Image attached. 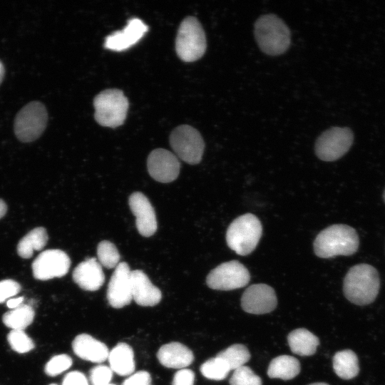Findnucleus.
<instances>
[{
    "mask_svg": "<svg viewBox=\"0 0 385 385\" xmlns=\"http://www.w3.org/2000/svg\"><path fill=\"white\" fill-rule=\"evenodd\" d=\"M108 385H115V384H109Z\"/></svg>",
    "mask_w": 385,
    "mask_h": 385,
    "instance_id": "43",
    "label": "nucleus"
},
{
    "mask_svg": "<svg viewBox=\"0 0 385 385\" xmlns=\"http://www.w3.org/2000/svg\"><path fill=\"white\" fill-rule=\"evenodd\" d=\"M359 245V237L353 227L337 224L318 234L314 242V250L316 255L321 258L349 256L357 251Z\"/></svg>",
    "mask_w": 385,
    "mask_h": 385,
    "instance_id": "2",
    "label": "nucleus"
},
{
    "mask_svg": "<svg viewBox=\"0 0 385 385\" xmlns=\"http://www.w3.org/2000/svg\"><path fill=\"white\" fill-rule=\"evenodd\" d=\"M48 122V112L40 101H31L16 113L14 122V131L16 138L23 143L37 140L43 133Z\"/></svg>",
    "mask_w": 385,
    "mask_h": 385,
    "instance_id": "7",
    "label": "nucleus"
},
{
    "mask_svg": "<svg viewBox=\"0 0 385 385\" xmlns=\"http://www.w3.org/2000/svg\"><path fill=\"white\" fill-rule=\"evenodd\" d=\"M277 304L274 290L265 284L248 287L241 297L242 309L250 314H262L273 311Z\"/></svg>",
    "mask_w": 385,
    "mask_h": 385,
    "instance_id": "12",
    "label": "nucleus"
},
{
    "mask_svg": "<svg viewBox=\"0 0 385 385\" xmlns=\"http://www.w3.org/2000/svg\"><path fill=\"white\" fill-rule=\"evenodd\" d=\"M50 385H56V384H50Z\"/></svg>",
    "mask_w": 385,
    "mask_h": 385,
    "instance_id": "44",
    "label": "nucleus"
},
{
    "mask_svg": "<svg viewBox=\"0 0 385 385\" xmlns=\"http://www.w3.org/2000/svg\"><path fill=\"white\" fill-rule=\"evenodd\" d=\"M250 279L247 269L240 262L232 260L220 264L208 274L207 286L213 289L232 290L247 285Z\"/></svg>",
    "mask_w": 385,
    "mask_h": 385,
    "instance_id": "10",
    "label": "nucleus"
},
{
    "mask_svg": "<svg viewBox=\"0 0 385 385\" xmlns=\"http://www.w3.org/2000/svg\"><path fill=\"white\" fill-rule=\"evenodd\" d=\"M170 143L177 156L185 163L195 165L201 161L205 143L200 133L188 125L175 128L170 136Z\"/></svg>",
    "mask_w": 385,
    "mask_h": 385,
    "instance_id": "8",
    "label": "nucleus"
},
{
    "mask_svg": "<svg viewBox=\"0 0 385 385\" xmlns=\"http://www.w3.org/2000/svg\"><path fill=\"white\" fill-rule=\"evenodd\" d=\"M380 288V278L377 270L368 264H359L347 272L343 283L346 298L356 305H366L373 302Z\"/></svg>",
    "mask_w": 385,
    "mask_h": 385,
    "instance_id": "1",
    "label": "nucleus"
},
{
    "mask_svg": "<svg viewBox=\"0 0 385 385\" xmlns=\"http://www.w3.org/2000/svg\"><path fill=\"white\" fill-rule=\"evenodd\" d=\"M4 75H5V68L2 62L0 61V84L3 81Z\"/></svg>",
    "mask_w": 385,
    "mask_h": 385,
    "instance_id": "40",
    "label": "nucleus"
},
{
    "mask_svg": "<svg viewBox=\"0 0 385 385\" xmlns=\"http://www.w3.org/2000/svg\"><path fill=\"white\" fill-rule=\"evenodd\" d=\"M131 271L128 265L122 262L115 268L107 290V299L114 308H122L132 300Z\"/></svg>",
    "mask_w": 385,
    "mask_h": 385,
    "instance_id": "14",
    "label": "nucleus"
},
{
    "mask_svg": "<svg viewBox=\"0 0 385 385\" xmlns=\"http://www.w3.org/2000/svg\"><path fill=\"white\" fill-rule=\"evenodd\" d=\"M11 349L18 353H26L34 348L33 340L24 330L12 329L7 335Z\"/></svg>",
    "mask_w": 385,
    "mask_h": 385,
    "instance_id": "30",
    "label": "nucleus"
},
{
    "mask_svg": "<svg viewBox=\"0 0 385 385\" xmlns=\"http://www.w3.org/2000/svg\"><path fill=\"white\" fill-rule=\"evenodd\" d=\"M230 371L227 364L217 356L209 359L200 366V371L205 378L216 381L225 379Z\"/></svg>",
    "mask_w": 385,
    "mask_h": 385,
    "instance_id": "28",
    "label": "nucleus"
},
{
    "mask_svg": "<svg viewBox=\"0 0 385 385\" xmlns=\"http://www.w3.org/2000/svg\"><path fill=\"white\" fill-rule=\"evenodd\" d=\"M131 291L135 302L143 307L155 306L162 298L160 290L152 284L144 272L139 270L131 271Z\"/></svg>",
    "mask_w": 385,
    "mask_h": 385,
    "instance_id": "17",
    "label": "nucleus"
},
{
    "mask_svg": "<svg viewBox=\"0 0 385 385\" xmlns=\"http://www.w3.org/2000/svg\"><path fill=\"white\" fill-rule=\"evenodd\" d=\"M353 140L354 135L349 128L333 127L317 138L315 153L322 160L334 161L347 153Z\"/></svg>",
    "mask_w": 385,
    "mask_h": 385,
    "instance_id": "9",
    "label": "nucleus"
},
{
    "mask_svg": "<svg viewBox=\"0 0 385 385\" xmlns=\"http://www.w3.org/2000/svg\"><path fill=\"white\" fill-rule=\"evenodd\" d=\"M300 369V363L295 357L281 355L271 361L267 375L271 379L290 380L299 374Z\"/></svg>",
    "mask_w": 385,
    "mask_h": 385,
    "instance_id": "23",
    "label": "nucleus"
},
{
    "mask_svg": "<svg viewBox=\"0 0 385 385\" xmlns=\"http://www.w3.org/2000/svg\"><path fill=\"white\" fill-rule=\"evenodd\" d=\"M71 266L68 255L61 250H46L41 252L32 263L34 277L40 280L61 277L67 274Z\"/></svg>",
    "mask_w": 385,
    "mask_h": 385,
    "instance_id": "11",
    "label": "nucleus"
},
{
    "mask_svg": "<svg viewBox=\"0 0 385 385\" xmlns=\"http://www.w3.org/2000/svg\"><path fill=\"white\" fill-rule=\"evenodd\" d=\"M147 167L150 175L154 180L167 183L178 178L180 163L177 156L169 150L158 148L149 154Z\"/></svg>",
    "mask_w": 385,
    "mask_h": 385,
    "instance_id": "13",
    "label": "nucleus"
},
{
    "mask_svg": "<svg viewBox=\"0 0 385 385\" xmlns=\"http://www.w3.org/2000/svg\"><path fill=\"white\" fill-rule=\"evenodd\" d=\"M99 263L108 269L115 268L120 263V254L115 245L108 240L99 242L97 247Z\"/></svg>",
    "mask_w": 385,
    "mask_h": 385,
    "instance_id": "29",
    "label": "nucleus"
},
{
    "mask_svg": "<svg viewBox=\"0 0 385 385\" xmlns=\"http://www.w3.org/2000/svg\"><path fill=\"white\" fill-rule=\"evenodd\" d=\"M129 207L135 217L138 232L143 237H150L157 230L155 210L148 197L142 192L132 193L128 200Z\"/></svg>",
    "mask_w": 385,
    "mask_h": 385,
    "instance_id": "15",
    "label": "nucleus"
},
{
    "mask_svg": "<svg viewBox=\"0 0 385 385\" xmlns=\"http://www.w3.org/2000/svg\"><path fill=\"white\" fill-rule=\"evenodd\" d=\"M48 241V235L44 227L33 229L22 237L17 245L19 255L24 259L31 258L34 251L42 250Z\"/></svg>",
    "mask_w": 385,
    "mask_h": 385,
    "instance_id": "25",
    "label": "nucleus"
},
{
    "mask_svg": "<svg viewBox=\"0 0 385 385\" xmlns=\"http://www.w3.org/2000/svg\"><path fill=\"white\" fill-rule=\"evenodd\" d=\"M157 357L163 366L180 369L190 365L194 360L192 351L176 342L163 345L158 351Z\"/></svg>",
    "mask_w": 385,
    "mask_h": 385,
    "instance_id": "20",
    "label": "nucleus"
},
{
    "mask_svg": "<svg viewBox=\"0 0 385 385\" xmlns=\"http://www.w3.org/2000/svg\"><path fill=\"white\" fill-rule=\"evenodd\" d=\"M73 279L84 290L96 291L103 284L105 275L99 262L96 258H88L76 267Z\"/></svg>",
    "mask_w": 385,
    "mask_h": 385,
    "instance_id": "18",
    "label": "nucleus"
},
{
    "mask_svg": "<svg viewBox=\"0 0 385 385\" xmlns=\"http://www.w3.org/2000/svg\"><path fill=\"white\" fill-rule=\"evenodd\" d=\"M262 227L253 214L247 213L235 219L226 232L228 247L237 255L245 256L257 247L262 236Z\"/></svg>",
    "mask_w": 385,
    "mask_h": 385,
    "instance_id": "4",
    "label": "nucleus"
},
{
    "mask_svg": "<svg viewBox=\"0 0 385 385\" xmlns=\"http://www.w3.org/2000/svg\"><path fill=\"white\" fill-rule=\"evenodd\" d=\"M95 119L101 125L116 128L122 125L128 108V98L119 89H106L93 100Z\"/></svg>",
    "mask_w": 385,
    "mask_h": 385,
    "instance_id": "5",
    "label": "nucleus"
},
{
    "mask_svg": "<svg viewBox=\"0 0 385 385\" xmlns=\"http://www.w3.org/2000/svg\"><path fill=\"white\" fill-rule=\"evenodd\" d=\"M195 374L191 369H182L173 377L172 385H194Z\"/></svg>",
    "mask_w": 385,
    "mask_h": 385,
    "instance_id": "35",
    "label": "nucleus"
},
{
    "mask_svg": "<svg viewBox=\"0 0 385 385\" xmlns=\"http://www.w3.org/2000/svg\"><path fill=\"white\" fill-rule=\"evenodd\" d=\"M148 29L147 25L142 20L131 19L122 31H115L106 38L104 46L116 51L128 49L135 44Z\"/></svg>",
    "mask_w": 385,
    "mask_h": 385,
    "instance_id": "16",
    "label": "nucleus"
},
{
    "mask_svg": "<svg viewBox=\"0 0 385 385\" xmlns=\"http://www.w3.org/2000/svg\"><path fill=\"white\" fill-rule=\"evenodd\" d=\"M72 362V359L67 354L56 355L46 364L45 372L50 376L58 375L69 369Z\"/></svg>",
    "mask_w": 385,
    "mask_h": 385,
    "instance_id": "32",
    "label": "nucleus"
},
{
    "mask_svg": "<svg viewBox=\"0 0 385 385\" xmlns=\"http://www.w3.org/2000/svg\"><path fill=\"white\" fill-rule=\"evenodd\" d=\"M383 197H384V200L385 202V190H384V192Z\"/></svg>",
    "mask_w": 385,
    "mask_h": 385,
    "instance_id": "42",
    "label": "nucleus"
},
{
    "mask_svg": "<svg viewBox=\"0 0 385 385\" xmlns=\"http://www.w3.org/2000/svg\"><path fill=\"white\" fill-rule=\"evenodd\" d=\"M217 356L222 358L228 365L230 370H235L244 366L250 359V354L243 344H235L219 352Z\"/></svg>",
    "mask_w": 385,
    "mask_h": 385,
    "instance_id": "27",
    "label": "nucleus"
},
{
    "mask_svg": "<svg viewBox=\"0 0 385 385\" xmlns=\"http://www.w3.org/2000/svg\"><path fill=\"white\" fill-rule=\"evenodd\" d=\"M24 301V297H20L17 298L10 299L7 301L6 305L11 309H14L20 306Z\"/></svg>",
    "mask_w": 385,
    "mask_h": 385,
    "instance_id": "38",
    "label": "nucleus"
},
{
    "mask_svg": "<svg viewBox=\"0 0 385 385\" xmlns=\"http://www.w3.org/2000/svg\"><path fill=\"white\" fill-rule=\"evenodd\" d=\"M122 385H151V376L146 371H139L132 374Z\"/></svg>",
    "mask_w": 385,
    "mask_h": 385,
    "instance_id": "36",
    "label": "nucleus"
},
{
    "mask_svg": "<svg viewBox=\"0 0 385 385\" xmlns=\"http://www.w3.org/2000/svg\"><path fill=\"white\" fill-rule=\"evenodd\" d=\"M175 50L179 58L185 62L197 61L204 55L205 34L195 17H186L181 22L176 36Z\"/></svg>",
    "mask_w": 385,
    "mask_h": 385,
    "instance_id": "6",
    "label": "nucleus"
},
{
    "mask_svg": "<svg viewBox=\"0 0 385 385\" xmlns=\"http://www.w3.org/2000/svg\"><path fill=\"white\" fill-rule=\"evenodd\" d=\"M21 290V285L13 279H3L0 281V303H3L8 298L15 296Z\"/></svg>",
    "mask_w": 385,
    "mask_h": 385,
    "instance_id": "34",
    "label": "nucleus"
},
{
    "mask_svg": "<svg viewBox=\"0 0 385 385\" xmlns=\"http://www.w3.org/2000/svg\"><path fill=\"white\" fill-rule=\"evenodd\" d=\"M261 378L248 366L244 365L234 370L230 385H262Z\"/></svg>",
    "mask_w": 385,
    "mask_h": 385,
    "instance_id": "31",
    "label": "nucleus"
},
{
    "mask_svg": "<svg viewBox=\"0 0 385 385\" xmlns=\"http://www.w3.org/2000/svg\"><path fill=\"white\" fill-rule=\"evenodd\" d=\"M255 36L260 49L270 56L282 54L290 45L289 28L274 14L263 15L256 21Z\"/></svg>",
    "mask_w": 385,
    "mask_h": 385,
    "instance_id": "3",
    "label": "nucleus"
},
{
    "mask_svg": "<svg viewBox=\"0 0 385 385\" xmlns=\"http://www.w3.org/2000/svg\"><path fill=\"white\" fill-rule=\"evenodd\" d=\"M332 363L334 372L342 379H353L359 373L358 357L350 349L337 352L333 356Z\"/></svg>",
    "mask_w": 385,
    "mask_h": 385,
    "instance_id": "24",
    "label": "nucleus"
},
{
    "mask_svg": "<svg viewBox=\"0 0 385 385\" xmlns=\"http://www.w3.org/2000/svg\"><path fill=\"white\" fill-rule=\"evenodd\" d=\"M309 385H329V384L327 383H323V382H317V383L310 384Z\"/></svg>",
    "mask_w": 385,
    "mask_h": 385,
    "instance_id": "41",
    "label": "nucleus"
},
{
    "mask_svg": "<svg viewBox=\"0 0 385 385\" xmlns=\"http://www.w3.org/2000/svg\"><path fill=\"white\" fill-rule=\"evenodd\" d=\"M287 342L290 350L302 356L314 354L319 344L317 337L304 328L292 331L287 336Z\"/></svg>",
    "mask_w": 385,
    "mask_h": 385,
    "instance_id": "22",
    "label": "nucleus"
},
{
    "mask_svg": "<svg viewBox=\"0 0 385 385\" xmlns=\"http://www.w3.org/2000/svg\"><path fill=\"white\" fill-rule=\"evenodd\" d=\"M62 385H89L85 375L77 371L68 373L63 378Z\"/></svg>",
    "mask_w": 385,
    "mask_h": 385,
    "instance_id": "37",
    "label": "nucleus"
},
{
    "mask_svg": "<svg viewBox=\"0 0 385 385\" xmlns=\"http://www.w3.org/2000/svg\"><path fill=\"white\" fill-rule=\"evenodd\" d=\"M34 311L29 304H21L6 312L2 317L4 324L12 329L24 330L30 325L34 318Z\"/></svg>",
    "mask_w": 385,
    "mask_h": 385,
    "instance_id": "26",
    "label": "nucleus"
},
{
    "mask_svg": "<svg viewBox=\"0 0 385 385\" xmlns=\"http://www.w3.org/2000/svg\"><path fill=\"white\" fill-rule=\"evenodd\" d=\"M90 381L92 385H108L112 379L113 371L105 365H98L90 371Z\"/></svg>",
    "mask_w": 385,
    "mask_h": 385,
    "instance_id": "33",
    "label": "nucleus"
},
{
    "mask_svg": "<svg viewBox=\"0 0 385 385\" xmlns=\"http://www.w3.org/2000/svg\"><path fill=\"white\" fill-rule=\"evenodd\" d=\"M74 353L81 359L94 363L105 361L109 354L107 346L87 334L76 337L72 343Z\"/></svg>",
    "mask_w": 385,
    "mask_h": 385,
    "instance_id": "19",
    "label": "nucleus"
},
{
    "mask_svg": "<svg viewBox=\"0 0 385 385\" xmlns=\"http://www.w3.org/2000/svg\"><path fill=\"white\" fill-rule=\"evenodd\" d=\"M7 210V206L6 203L0 199V219L4 216Z\"/></svg>",
    "mask_w": 385,
    "mask_h": 385,
    "instance_id": "39",
    "label": "nucleus"
},
{
    "mask_svg": "<svg viewBox=\"0 0 385 385\" xmlns=\"http://www.w3.org/2000/svg\"><path fill=\"white\" fill-rule=\"evenodd\" d=\"M108 359L111 370L120 376L131 375L135 370L134 353L126 343H118L109 352Z\"/></svg>",
    "mask_w": 385,
    "mask_h": 385,
    "instance_id": "21",
    "label": "nucleus"
}]
</instances>
